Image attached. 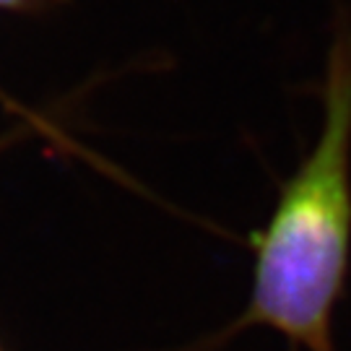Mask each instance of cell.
I'll list each match as a JSON object with an SVG mask.
<instances>
[{"label": "cell", "instance_id": "1", "mask_svg": "<svg viewBox=\"0 0 351 351\" xmlns=\"http://www.w3.org/2000/svg\"><path fill=\"white\" fill-rule=\"evenodd\" d=\"M320 99V136L281 182L265 226L250 234V302L201 351L252 326L278 330L291 351H336L333 313L351 268V13L343 5L330 26Z\"/></svg>", "mask_w": 351, "mask_h": 351}, {"label": "cell", "instance_id": "2", "mask_svg": "<svg viewBox=\"0 0 351 351\" xmlns=\"http://www.w3.org/2000/svg\"><path fill=\"white\" fill-rule=\"evenodd\" d=\"M26 0H0V5H21Z\"/></svg>", "mask_w": 351, "mask_h": 351}]
</instances>
